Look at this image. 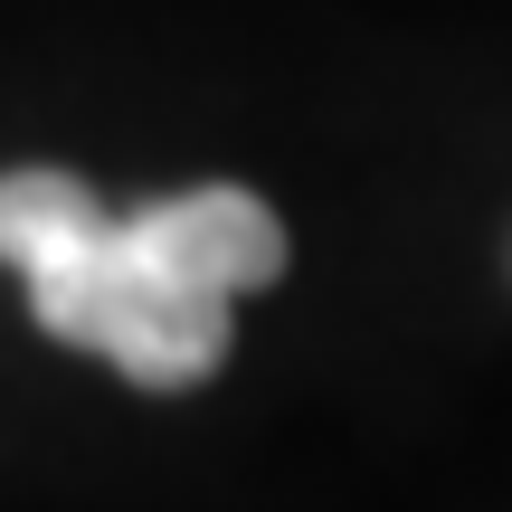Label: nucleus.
Segmentation results:
<instances>
[{
	"label": "nucleus",
	"instance_id": "obj_1",
	"mask_svg": "<svg viewBox=\"0 0 512 512\" xmlns=\"http://www.w3.org/2000/svg\"><path fill=\"white\" fill-rule=\"evenodd\" d=\"M0 256L57 342L105 351L133 389H200L228 361L238 294L285 275V219L238 181L105 219L67 171H0Z\"/></svg>",
	"mask_w": 512,
	"mask_h": 512
}]
</instances>
